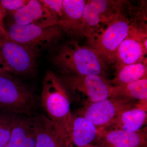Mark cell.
Listing matches in <instances>:
<instances>
[{"instance_id": "obj_1", "label": "cell", "mask_w": 147, "mask_h": 147, "mask_svg": "<svg viewBox=\"0 0 147 147\" xmlns=\"http://www.w3.org/2000/svg\"><path fill=\"white\" fill-rule=\"evenodd\" d=\"M67 90L59 76L47 71L42 80L40 101L59 137L66 144L73 147L69 140L72 113Z\"/></svg>"}, {"instance_id": "obj_2", "label": "cell", "mask_w": 147, "mask_h": 147, "mask_svg": "<svg viewBox=\"0 0 147 147\" xmlns=\"http://www.w3.org/2000/svg\"><path fill=\"white\" fill-rule=\"evenodd\" d=\"M54 64L63 75H99L103 76L106 65L92 48L76 41L64 44L53 58Z\"/></svg>"}, {"instance_id": "obj_3", "label": "cell", "mask_w": 147, "mask_h": 147, "mask_svg": "<svg viewBox=\"0 0 147 147\" xmlns=\"http://www.w3.org/2000/svg\"><path fill=\"white\" fill-rule=\"evenodd\" d=\"M36 95L8 72L0 74V112L32 117L36 108Z\"/></svg>"}, {"instance_id": "obj_4", "label": "cell", "mask_w": 147, "mask_h": 147, "mask_svg": "<svg viewBox=\"0 0 147 147\" xmlns=\"http://www.w3.org/2000/svg\"><path fill=\"white\" fill-rule=\"evenodd\" d=\"M6 30L11 38L36 55L53 46L62 34V29L58 26L43 28L33 24L22 25L13 22L9 25Z\"/></svg>"}, {"instance_id": "obj_5", "label": "cell", "mask_w": 147, "mask_h": 147, "mask_svg": "<svg viewBox=\"0 0 147 147\" xmlns=\"http://www.w3.org/2000/svg\"><path fill=\"white\" fill-rule=\"evenodd\" d=\"M139 101L125 97H110L96 102H86L75 115L86 119L99 128L110 123L121 113L137 107Z\"/></svg>"}, {"instance_id": "obj_6", "label": "cell", "mask_w": 147, "mask_h": 147, "mask_svg": "<svg viewBox=\"0 0 147 147\" xmlns=\"http://www.w3.org/2000/svg\"><path fill=\"white\" fill-rule=\"evenodd\" d=\"M110 21L106 28L91 41V48L101 59L108 61L115 58L116 50L127 36L131 26L127 20L119 15Z\"/></svg>"}, {"instance_id": "obj_7", "label": "cell", "mask_w": 147, "mask_h": 147, "mask_svg": "<svg viewBox=\"0 0 147 147\" xmlns=\"http://www.w3.org/2000/svg\"><path fill=\"white\" fill-rule=\"evenodd\" d=\"M0 54L14 75H31L36 70V55L9 37L0 34Z\"/></svg>"}, {"instance_id": "obj_8", "label": "cell", "mask_w": 147, "mask_h": 147, "mask_svg": "<svg viewBox=\"0 0 147 147\" xmlns=\"http://www.w3.org/2000/svg\"><path fill=\"white\" fill-rule=\"evenodd\" d=\"M59 78L68 90L86 96L89 102L108 99L112 94L113 86L104 76L99 75H63Z\"/></svg>"}, {"instance_id": "obj_9", "label": "cell", "mask_w": 147, "mask_h": 147, "mask_svg": "<svg viewBox=\"0 0 147 147\" xmlns=\"http://www.w3.org/2000/svg\"><path fill=\"white\" fill-rule=\"evenodd\" d=\"M11 13L13 23L19 25L33 24L45 28L59 24L57 16L40 1L29 0L26 5Z\"/></svg>"}, {"instance_id": "obj_10", "label": "cell", "mask_w": 147, "mask_h": 147, "mask_svg": "<svg viewBox=\"0 0 147 147\" xmlns=\"http://www.w3.org/2000/svg\"><path fill=\"white\" fill-rule=\"evenodd\" d=\"M93 145L100 147H147L146 127L134 132L105 131L100 129L98 137Z\"/></svg>"}, {"instance_id": "obj_11", "label": "cell", "mask_w": 147, "mask_h": 147, "mask_svg": "<svg viewBox=\"0 0 147 147\" xmlns=\"http://www.w3.org/2000/svg\"><path fill=\"white\" fill-rule=\"evenodd\" d=\"M145 36L131 26L128 35L119 45L115 54L119 65H127L140 62L146 52Z\"/></svg>"}, {"instance_id": "obj_12", "label": "cell", "mask_w": 147, "mask_h": 147, "mask_svg": "<svg viewBox=\"0 0 147 147\" xmlns=\"http://www.w3.org/2000/svg\"><path fill=\"white\" fill-rule=\"evenodd\" d=\"M147 108L138 102L137 107L123 111L110 123L100 129L105 131H138L146 122Z\"/></svg>"}, {"instance_id": "obj_13", "label": "cell", "mask_w": 147, "mask_h": 147, "mask_svg": "<svg viewBox=\"0 0 147 147\" xmlns=\"http://www.w3.org/2000/svg\"><path fill=\"white\" fill-rule=\"evenodd\" d=\"M100 132V128L86 119L72 113L69 140L73 147H85L93 145Z\"/></svg>"}, {"instance_id": "obj_14", "label": "cell", "mask_w": 147, "mask_h": 147, "mask_svg": "<svg viewBox=\"0 0 147 147\" xmlns=\"http://www.w3.org/2000/svg\"><path fill=\"white\" fill-rule=\"evenodd\" d=\"M86 2L84 0H63V14L58 26L70 34L82 31L83 12Z\"/></svg>"}, {"instance_id": "obj_15", "label": "cell", "mask_w": 147, "mask_h": 147, "mask_svg": "<svg viewBox=\"0 0 147 147\" xmlns=\"http://www.w3.org/2000/svg\"><path fill=\"white\" fill-rule=\"evenodd\" d=\"M8 147H36V136L32 117L19 115L13 124Z\"/></svg>"}, {"instance_id": "obj_16", "label": "cell", "mask_w": 147, "mask_h": 147, "mask_svg": "<svg viewBox=\"0 0 147 147\" xmlns=\"http://www.w3.org/2000/svg\"><path fill=\"white\" fill-rule=\"evenodd\" d=\"M36 136V147H70L58 136L52 122L41 115L32 117Z\"/></svg>"}, {"instance_id": "obj_17", "label": "cell", "mask_w": 147, "mask_h": 147, "mask_svg": "<svg viewBox=\"0 0 147 147\" xmlns=\"http://www.w3.org/2000/svg\"><path fill=\"white\" fill-rule=\"evenodd\" d=\"M147 68L146 64L143 62L119 65L114 79L109 82L116 87L147 78Z\"/></svg>"}, {"instance_id": "obj_18", "label": "cell", "mask_w": 147, "mask_h": 147, "mask_svg": "<svg viewBox=\"0 0 147 147\" xmlns=\"http://www.w3.org/2000/svg\"><path fill=\"white\" fill-rule=\"evenodd\" d=\"M125 97L142 103H147V78L125 85L113 86L110 97Z\"/></svg>"}, {"instance_id": "obj_19", "label": "cell", "mask_w": 147, "mask_h": 147, "mask_svg": "<svg viewBox=\"0 0 147 147\" xmlns=\"http://www.w3.org/2000/svg\"><path fill=\"white\" fill-rule=\"evenodd\" d=\"M109 3V1L105 0H92L86 2L83 12L84 25L91 27L98 25L103 19V16L108 11Z\"/></svg>"}, {"instance_id": "obj_20", "label": "cell", "mask_w": 147, "mask_h": 147, "mask_svg": "<svg viewBox=\"0 0 147 147\" xmlns=\"http://www.w3.org/2000/svg\"><path fill=\"white\" fill-rule=\"evenodd\" d=\"M19 115L0 112V147L8 144L14 121Z\"/></svg>"}, {"instance_id": "obj_21", "label": "cell", "mask_w": 147, "mask_h": 147, "mask_svg": "<svg viewBox=\"0 0 147 147\" xmlns=\"http://www.w3.org/2000/svg\"><path fill=\"white\" fill-rule=\"evenodd\" d=\"M40 1L57 16L59 22L63 14V0H42Z\"/></svg>"}, {"instance_id": "obj_22", "label": "cell", "mask_w": 147, "mask_h": 147, "mask_svg": "<svg viewBox=\"0 0 147 147\" xmlns=\"http://www.w3.org/2000/svg\"><path fill=\"white\" fill-rule=\"evenodd\" d=\"M29 1V0H1L0 3L6 11L12 13L26 5Z\"/></svg>"}, {"instance_id": "obj_23", "label": "cell", "mask_w": 147, "mask_h": 147, "mask_svg": "<svg viewBox=\"0 0 147 147\" xmlns=\"http://www.w3.org/2000/svg\"><path fill=\"white\" fill-rule=\"evenodd\" d=\"M7 11L0 3V34L4 36H9L6 30L4 19L6 16Z\"/></svg>"}, {"instance_id": "obj_24", "label": "cell", "mask_w": 147, "mask_h": 147, "mask_svg": "<svg viewBox=\"0 0 147 147\" xmlns=\"http://www.w3.org/2000/svg\"><path fill=\"white\" fill-rule=\"evenodd\" d=\"M5 72H8L10 73L9 69L6 64L2 57L0 54V74L5 73Z\"/></svg>"}, {"instance_id": "obj_25", "label": "cell", "mask_w": 147, "mask_h": 147, "mask_svg": "<svg viewBox=\"0 0 147 147\" xmlns=\"http://www.w3.org/2000/svg\"><path fill=\"white\" fill-rule=\"evenodd\" d=\"M85 147H100L97 146H94V145H88V146H86Z\"/></svg>"}, {"instance_id": "obj_26", "label": "cell", "mask_w": 147, "mask_h": 147, "mask_svg": "<svg viewBox=\"0 0 147 147\" xmlns=\"http://www.w3.org/2000/svg\"><path fill=\"white\" fill-rule=\"evenodd\" d=\"M3 147H8V146H7V144L5 145V146H4Z\"/></svg>"}]
</instances>
